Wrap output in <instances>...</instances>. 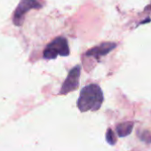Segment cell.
I'll return each instance as SVG.
<instances>
[{
  "label": "cell",
  "mask_w": 151,
  "mask_h": 151,
  "mask_svg": "<svg viewBox=\"0 0 151 151\" xmlns=\"http://www.w3.org/2000/svg\"><path fill=\"white\" fill-rule=\"evenodd\" d=\"M103 93L101 88L95 84L84 87L78 100V108L81 112L97 111L103 103Z\"/></svg>",
  "instance_id": "cell-1"
},
{
  "label": "cell",
  "mask_w": 151,
  "mask_h": 151,
  "mask_svg": "<svg viewBox=\"0 0 151 151\" xmlns=\"http://www.w3.org/2000/svg\"><path fill=\"white\" fill-rule=\"evenodd\" d=\"M68 56L69 47L68 41L63 37H58L49 43L44 50L43 56L46 60L56 59L57 56Z\"/></svg>",
  "instance_id": "cell-2"
},
{
  "label": "cell",
  "mask_w": 151,
  "mask_h": 151,
  "mask_svg": "<svg viewBox=\"0 0 151 151\" xmlns=\"http://www.w3.org/2000/svg\"><path fill=\"white\" fill-rule=\"evenodd\" d=\"M42 6H43L37 1V0H21L13 15L14 24L17 27H21L24 22L25 14L29 10L40 9L42 8Z\"/></svg>",
  "instance_id": "cell-3"
},
{
  "label": "cell",
  "mask_w": 151,
  "mask_h": 151,
  "mask_svg": "<svg viewBox=\"0 0 151 151\" xmlns=\"http://www.w3.org/2000/svg\"><path fill=\"white\" fill-rule=\"evenodd\" d=\"M80 65H77L70 69L68 75L61 86L60 94H67L72 91L77 90L79 86V77H80Z\"/></svg>",
  "instance_id": "cell-4"
},
{
  "label": "cell",
  "mask_w": 151,
  "mask_h": 151,
  "mask_svg": "<svg viewBox=\"0 0 151 151\" xmlns=\"http://www.w3.org/2000/svg\"><path fill=\"white\" fill-rule=\"evenodd\" d=\"M116 46V43H112V42H105L102 43L90 50H88L86 52V56H92L97 60H100L101 57L108 54L109 52H110L113 49H115Z\"/></svg>",
  "instance_id": "cell-5"
},
{
  "label": "cell",
  "mask_w": 151,
  "mask_h": 151,
  "mask_svg": "<svg viewBox=\"0 0 151 151\" xmlns=\"http://www.w3.org/2000/svg\"><path fill=\"white\" fill-rule=\"evenodd\" d=\"M133 126H134V123L128 121V122H124V123H121L117 124L116 130L119 137H126L132 133Z\"/></svg>",
  "instance_id": "cell-6"
},
{
  "label": "cell",
  "mask_w": 151,
  "mask_h": 151,
  "mask_svg": "<svg viewBox=\"0 0 151 151\" xmlns=\"http://www.w3.org/2000/svg\"><path fill=\"white\" fill-rule=\"evenodd\" d=\"M106 140L110 145H115L116 142V139L115 137V132L110 128L108 129V131L106 132Z\"/></svg>",
  "instance_id": "cell-7"
},
{
  "label": "cell",
  "mask_w": 151,
  "mask_h": 151,
  "mask_svg": "<svg viewBox=\"0 0 151 151\" xmlns=\"http://www.w3.org/2000/svg\"><path fill=\"white\" fill-rule=\"evenodd\" d=\"M147 9H149V10L151 11V4H150V5H149V6H148L146 8V10H147Z\"/></svg>",
  "instance_id": "cell-8"
}]
</instances>
